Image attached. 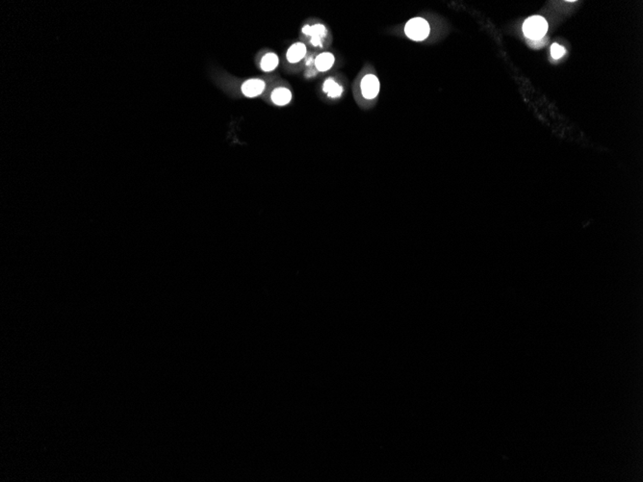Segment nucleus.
Returning a JSON list of instances; mask_svg holds the SVG:
<instances>
[{
  "label": "nucleus",
  "mask_w": 643,
  "mask_h": 482,
  "mask_svg": "<svg viewBox=\"0 0 643 482\" xmlns=\"http://www.w3.org/2000/svg\"><path fill=\"white\" fill-rule=\"evenodd\" d=\"M431 32L428 22L423 17H413L404 25L406 36L414 42L426 40Z\"/></svg>",
  "instance_id": "nucleus-1"
},
{
  "label": "nucleus",
  "mask_w": 643,
  "mask_h": 482,
  "mask_svg": "<svg viewBox=\"0 0 643 482\" xmlns=\"http://www.w3.org/2000/svg\"><path fill=\"white\" fill-rule=\"evenodd\" d=\"M548 30V23L545 18L539 16L529 17L523 25V32L528 39L538 41L544 38Z\"/></svg>",
  "instance_id": "nucleus-2"
},
{
  "label": "nucleus",
  "mask_w": 643,
  "mask_h": 482,
  "mask_svg": "<svg viewBox=\"0 0 643 482\" xmlns=\"http://www.w3.org/2000/svg\"><path fill=\"white\" fill-rule=\"evenodd\" d=\"M302 33L310 37V43L315 47H322L323 42L327 35L326 26L321 23L314 25H304L302 27Z\"/></svg>",
  "instance_id": "nucleus-3"
},
{
  "label": "nucleus",
  "mask_w": 643,
  "mask_h": 482,
  "mask_svg": "<svg viewBox=\"0 0 643 482\" xmlns=\"http://www.w3.org/2000/svg\"><path fill=\"white\" fill-rule=\"evenodd\" d=\"M360 90H361L363 98H365L366 100H371L376 99L380 90V84H379L378 78L376 75H372V74L365 75L361 80Z\"/></svg>",
  "instance_id": "nucleus-4"
},
{
  "label": "nucleus",
  "mask_w": 643,
  "mask_h": 482,
  "mask_svg": "<svg viewBox=\"0 0 643 482\" xmlns=\"http://www.w3.org/2000/svg\"><path fill=\"white\" fill-rule=\"evenodd\" d=\"M265 82L258 78L249 79L243 84L242 92L247 98H256L260 95L265 90Z\"/></svg>",
  "instance_id": "nucleus-5"
},
{
  "label": "nucleus",
  "mask_w": 643,
  "mask_h": 482,
  "mask_svg": "<svg viewBox=\"0 0 643 482\" xmlns=\"http://www.w3.org/2000/svg\"><path fill=\"white\" fill-rule=\"evenodd\" d=\"M306 54H307L306 45L302 42H295L287 50L286 58L289 63L297 64L301 62L302 59L305 58Z\"/></svg>",
  "instance_id": "nucleus-6"
},
{
  "label": "nucleus",
  "mask_w": 643,
  "mask_h": 482,
  "mask_svg": "<svg viewBox=\"0 0 643 482\" xmlns=\"http://www.w3.org/2000/svg\"><path fill=\"white\" fill-rule=\"evenodd\" d=\"M335 62V55L330 52H323L321 54H319L315 58V63L314 66L316 67V70L321 71V73H325L329 70L331 67H334Z\"/></svg>",
  "instance_id": "nucleus-7"
},
{
  "label": "nucleus",
  "mask_w": 643,
  "mask_h": 482,
  "mask_svg": "<svg viewBox=\"0 0 643 482\" xmlns=\"http://www.w3.org/2000/svg\"><path fill=\"white\" fill-rule=\"evenodd\" d=\"M271 99L277 106H285L291 102L292 92L287 88L278 87L272 92Z\"/></svg>",
  "instance_id": "nucleus-8"
},
{
  "label": "nucleus",
  "mask_w": 643,
  "mask_h": 482,
  "mask_svg": "<svg viewBox=\"0 0 643 482\" xmlns=\"http://www.w3.org/2000/svg\"><path fill=\"white\" fill-rule=\"evenodd\" d=\"M323 92H326L330 99H338L342 95L343 87L335 81V78H327L323 85Z\"/></svg>",
  "instance_id": "nucleus-9"
},
{
  "label": "nucleus",
  "mask_w": 643,
  "mask_h": 482,
  "mask_svg": "<svg viewBox=\"0 0 643 482\" xmlns=\"http://www.w3.org/2000/svg\"><path fill=\"white\" fill-rule=\"evenodd\" d=\"M279 63V59L275 53H267L263 56L260 62V67L265 73H271L275 70Z\"/></svg>",
  "instance_id": "nucleus-10"
},
{
  "label": "nucleus",
  "mask_w": 643,
  "mask_h": 482,
  "mask_svg": "<svg viewBox=\"0 0 643 482\" xmlns=\"http://www.w3.org/2000/svg\"><path fill=\"white\" fill-rule=\"evenodd\" d=\"M565 50L558 43H554L551 47V55L554 59H560L564 55Z\"/></svg>",
  "instance_id": "nucleus-11"
},
{
  "label": "nucleus",
  "mask_w": 643,
  "mask_h": 482,
  "mask_svg": "<svg viewBox=\"0 0 643 482\" xmlns=\"http://www.w3.org/2000/svg\"><path fill=\"white\" fill-rule=\"evenodd\" d=\"M314 63H315V58H314L313 55H310L309 57H306V59H305V66H307V67L313 66Z\"/></svg>",
  "instance_id": "nucleus-12"
},
{
  "label": "nucleus",
  "mask_w": 643,
  "mask_h": 482,
  "mask_svg": "<svg viewBox=\"0 0 643 482\" xmlns=\"http://www.w3.org/2000/svg\"><path fill=\"white\" fill-rule=\"evenodd\" d=\"M316 74H317V73H316V70H315V69H313V68H310V69H308V70H307V71L305 73V76H306V77H308V78H310V77H313V76H315V75H316Z\"/></svg>",
  "instance_id": "nucleus-13"
}]
</instances>
